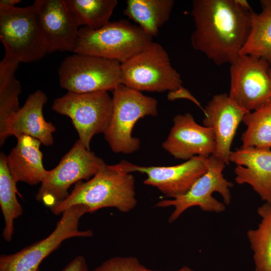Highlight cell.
Masks as SVG:
<instances>
[{
  "label": "cell",
  "instance_id": "obj_1",
  "mask_svg": "<svg viewBox=\"0 0 271 271\" xmlns=\"http://www.w3.org/2000/svg\"><path fill=\"white\" fill-rule=\"evenodd\" d=\"M251 12L235 0L193 1V48L216 65L232 64L240 55L249 37Z\"/></svg>",
  "mask_w": 271,
  "mask_h": 271
},
{
  "label": "cell",
  "instance_id": "obj_2",
  "mask_svg": "<svg viewBox=\"0 0 271 271\" xmlns=\"http://www.w3.org/2000/svg\"><path fill=\"white\" fill-rule=\"evenodd\" d=\"M134 183L131 173L104 163L90 179L76 183L68 196L50 210L54 214L59 215L72 206L83 205L89 213L107 207L127 213L137 204Z\"/></svg>",
  "mask_w": 271,
  "mask_h": 271
},
{
  "label": "cell",
  "instance_id": "obj_3",
  "mask_svg": "<svg viewBox=\"0 0 271 271\" xmlns=\"http://www.w3.org/2000/svg\"><path fill=\"white\" fill-rule=\"evenodd\" d=\"M152 41L139 26L125 20L109 22L93 30L79 28L74 53L116 60L123 63L143 50Z\"/></svg>",
  "mask_w": 271,
  "mask_h": 271
},
{
  "label": "cell",
  "instance_id": "obj_4",
  "mask_svg": "<svg viewBox=\"0 0 271 271\" xmlns=\"http://www.w3.org/2000/svg\"><path fill=\"white\" fill-rule=\"evenodd\" d=\"M112 91V114L105 139L114 153L131 154L141 145L140 139L132 136V129L140 119L158 114V101L122 84Z\"/></svg>",
  "mask_w": 271,
  "mask_h": 271
},
{
  "label": "cell",
  "instance_id": "obj_5",
  "mask_svg": "<svg viewBox=\"0 0 271 271\" xmlns=\"http://www.w3.org/2000/svg\"><path fill=\"white\" fill-rule=\"evenodd\" d=\"M0 40L5 54L20 63L37 61L48 53L33 4L24 7L0 4Z\"/></svg>",
  "mask_w": 271,
  "mask_h": 271
},
{
  "label": "cell",
  "instance_id": "obj_6",
  "mask_svg": "<svg viewBox=\"0 0 271 271\" xmlns=\"http://www.w3.org/2000/svg\"><path fill=\"white\" fill-rule=\"evenodd\" d=\"M121 82L141 92H172L182 86L181 75L172 66L168 53L153 41L121 64Z\"/></svg>",
  "mask_w": 271,
  "mask_h": 271
},
{
  "label": "cell",
  "instance_id": "obj_7",
  "mask_svg": "<svg viewBox=\"0 0 271 271\" xmlns=\"http://www.w3.org/2000/svg\"><path fill=\"white\" fill-rule=\"evenodd\" d=\"M52 108L71 119L78 140L90 150L92 138L98 133H104L109 126L113 100L106 91L84 93L67 92L54 100Z\"/></svg>",
  "mask_w": 271,
  "mask_h": 271
},
{
  "label": "cell",
  "instance_id": "obj_8",
  "mask_svg": "<svg viewBox=\"0 0 271 271\" xmlns=\"http://www.w3.org/2000/svg\"><path fill=\"white\" fill-rule=\"evenodd\" d=\"M104 163L78 140L58 165L48 171L35 196L36 200L52 208L68 196L72 185L89 180Z\"/></svg>",
  "mask_w": 271,
  "mask_h": 271
},
{
  "label": "cell",
  "instance_id": "obj_9",
  "mask_svg": "<svg viewBox=\"0 0 271 271\" xmlns=\"http://www.w3.org/2000/svg\"><path fill=\"white\" fill-rule=\"evenodd\" d=\"M60 86L79 93L113 91L121 82V63L96 56L74 53L58 69Z\"/></svg>",
  "mask_w": 271,
  "mask_h": 271
},
{
  "label": "cell",
  "instance_id": "obj_10",
  "mask_svg": "<svg viewBox=\"0 0 271 271\" xmlns=\"http://www.w3.org/2000/svg\"><path fill=\"white\" fill-rule=\"evenodd\" d=\"M207 171L201 176L185 194L173 198L158 202L155 206H172L174 210L168 221H176L188 209L198 206L202 211L220 213L225 209V205H229L231 195L230 188L233 183L223 177L222 172L225 164L214 155L208 157Z\"/></svg>",
  "mask_w": 271,
  "mask_h": 271
},
{
  "label": "cell",
  "instance_id": "obj_11",
  "mask_svg": "<svg viewBox=\"0 0 271 271\" xmlns=\"http://www.w3.org/2000/svg\"><path fill=\"white\" fill-rule=\"evenodd\" d=\"M88 208L83 205L72 206L64 211L55 229L44 239L21 250L0 257V271H39L43 260L65 240L72 237H90L91 229L81 230L79 221Z\"/></svg>",
  "mask_w": 271,
  "mask_h": 271
},
{
  "label": "cell",
  "instance_id": "obj_12",
  "mask_svg": "<svg viewBox=\"0 0 271 271\" xmlns=\"http://www.w3.org/2000/svg\"><path fill=\"white\" fill-rule=\"evenodd\" d=\"M228 94L236 104L248 112L271 102V65L264 59L240 55L230 64Z\"/></svg>",
  "mask_w": 271,
  "mask_h": 271
},
{
  "label": "cell",
  "instance_id": "obj_13",
  "mask_svg": "<svg viewBox=\"0 0 271 271\" xmlns=\"http://www.w3.org/2000/svg\"><path fill=\"white\" fill-rule=\"evenodd\" d=\"M120 171L128 173L138 172L147 175L145 185L157 188L166 197L175 198L191 188L207 171L208 157L195 156L186 162L172 166H141L122 160L114 165Z\"/></svg>",
  "mask_w": 271,
  "mask_h": 271
},
{
  "label": "cell",
  "instance_id": "obj_14",
  "mask_svg": "<svg viewBox=\"0 0 271 271\" xmlns=\"http://www.w3.org/2000/svg\"><path fill=\"white\" fill-rule=\"evenodd\" d=\"M48 53L74 52L80 26L64 0H36L33 3Z\"/></svg>",
  "mask_w": 271,
  "mask_h": 271
},
{
  "label": "cell",
  "instance_id": "obj_15",
  "mask_svg": "<svg viewBox=\"0 0 271 271\" xmlns=\"http://www.w3.org/2000/svg\"><path fill=\"white\" fill-rule=\"evenodd\" d=\"M173 122L162 147L174 158L187 161L214 155L216 141L212 129L198 124L189 113L176 115Z\"/></svg>",
  "mask_w": 271,
  "mask_h": 271
},
{
  "label": "cell",
  "instance_id": "obj_16",
  "mask_svg": "<svg viewBox=\"0 0 271 271\" xmlns=\"http://www.w3.org/2000/svg\"><path fill=\"white\" fill-rule=\"evenodd\" d=\"M203 125L213 131L216 141L214 156L229 165L231 147L238 127L248 111L232 101L225 93L214 95L203 111Z\"/></svg>",
  "mask_w": 271,
  "mask_h": 271
},
{
  "label": "cell",
  "instance_id": "obj_17",
  "mask_svg": "<svg viewBox=\"0 0 271 271\" xmlns=\"http://www.w3.org/2000/svg\"><path fill=\"white\" fill-rule=\"evenodd\" d=\"M47 100V95L40 90L30 94L24 105L10 116L0 131L1 146L9 137L13 136L17 138L22 135L34 138L45 146L52 145L56 127L45 119L43 113Z\"/></svg>",
  "mask_w": 271,
  "mask_h": 271
},
{
  "label": "cell",
  "instance_id": "obj_18",
  "mask_svg": "<svg viewBox=\"0 0 271 271\" xmlns=\"http://www.w3.org/2000/svg\"><path fill=\"white\" fill-rule=\"evenodd\" d=\"M229 161L237 165L235 182L248 184L262 201L271 203V149L240 147L231 152Z\"/></svg>",
  "mask_w": 271,
  "mask_h": 271
},
{
  "label": "cell",
  "instance_id": "obj_19",
  "mask_svg": "<svg viewBox=\"0 0 271 271\" xmlns=\"http://www.w3.org/2000/svg\"><path fill=\"white\" fill-rule=\"evenodd\" d=\"M17 143L7 156V163L14 181L31 185L41 183L48 174L43 164L41 142L31 136L17 138Z\"/></svg>",
  "mask_w": 271,
  "mask_h": 271
},
{
  "label": "cell",
  "instance_id": "obj_20",
  "mask_svg": "<svg viewBox=\"0 0 271 271\" xmlns=\"http://www.w3.org/2000/svg\"><path fill=\"white\" fill-rule=\"evenodd\" d=\"M174 4L173 0H127L123 13L153 38L169 19Z\"/></svg>",
  "mask_w": 271,
  "mask_h": 271
},
{
  "label": "cell",
  "instance_id": "obj_21",
  "mask_svg": "<svg viewBox=\"0 0 271 271\" xmlns=\"http://www.w3.org/2000/svg\"><path fill=\"white\" fill-rule=\"evenodd\" d=\"M16 184L9 169L7 156L2 152L0 154V206L5 221L3 237L8 242L11 241L14 234V220L23 212L17 198L19 193Z\"/></svg>",
  "mask_w": 271,
  "mask_h": 271
},
{
  "label": "cell",
  "instance_id": "obj_22",
  "mask_svg": "<svg viewBox=\"0 0 271 271\" xmlns=\"http://www.w3.org/2000/svg\"><path fill=\"white\" fill-rule=\"evenodd\" d=\"M19 63L6 54L0 62V131L10 116L20 108L22 86L15 75Z\"/></svg>",
  "mask_w": 271,
  "mask_h": 271
},
{
  "label": "cell",
  "instance_id": "obj_23",
  "mask_svg": "<svg viewBox=\"0 0 271 271\" xmlns=\"http://www.w3.org/2000/svg\"><path fill=\"white\" fill-rule=\"evenodd\" d=\"M261 218L256 229H249L247 237L253 251L255 271H271V203L257 208Z\"/></svg>",
  "mask_w": 271,
  "mask_h": 271
},
{
  "label": "cell",
  "instance_id": "obj_24",
  "mask_svg": "<svg viewBox=\"0 0 271 271\" xmlns=\"http://www.w3.org/2000/svg\"><path fill=\"white\" fill-rule=\"evenodd\" d=\"M70 14L80 26L99 29L109 22L116 0H64Z\"/></svg>",
  "mask_w": 271,
  "mask_h": 271
},
{
  "label": "cell",
  "instance_id": "obj_25",
  "mask_svg": "<svg viewBox=\"0 0 271 271\" xmlns=\"http://www.w3.org/2000/svg\"><path fill=\"white\" fill-rule=\"evenodd\" d=\"M261 8L259 13H251V29L240 55L262 58L271 65V7Z\"/></svg>",
  "mask_w": 271,
  "mask_h": 271
},
{
  "label": "cell",
  "instance_id": "obj_26",
  "mask_svg": "<svg viewBox=\"0 0 271 271\" xmlns=\"http://www.w3.org/2000/svg\"><path fill=\"white\" fill-rule=\"evenodd\" d=\"M242 148L271 149V102L244 116Z\"/></svg>",
  "mask_w": 271,
  "mask_h": 271
},
{
  "label": "cell",
  "instance_id": "obj_27",
  "mask_svg": "<svg viewBox=\"0 0 271 271\" xmlns=\"http://www.w3.org/2000/svg\"><path fill=\"white\" fill-rule=\"evenodd\" d=\"M145 268L136 257L116 256L104 261L91 271H144Z\"/></svg>",
  "mask_w": 271,
  "mask_h": 271
},
{
  "label": "cell",
  "instance_id": "obj_28",
  "mask_svg": "<svg viewBox=\"0 0 271 271\" xmlns=\"http://www.w3.org/2000/svg\"><path fill=\"white\" fill-rule=\"evenodd\" d=\"M169 100H173L177 99L185 98L189 99L195 103L199 106L202 110L204 111V108L201 105L200 102L194 97L190 92L182 86L177 90L172 92H169L168 96Z\"/></svg>",
  "mask_w": 271,
  "mask_h": 271
},
{
  "label": "cell",
  "instance_id": "obj_29",
  "mask_svg": "<svg viewBox=\"0 0 271 271\" xmlns=\"http://www.w3.org/2000/svg\"><path fill=\"white\" fill-rule=\"evenodd\" d=\"M62 271H89L84 256L78 255L73 258Z\"/></svg>",
  "mask_w": 271,
  "mask_h": 271
},
{
  "label": "cell",
  "instance_id": "obj_30",
  "mask_svg": "<svg viewBox=\"0 0 271 271\" xmlns=\"http://www.w3.org/2000/svg\"><path fill=\"white\" fill-rule=\"evenodd\" d=\"M236 3L243 9L249 12H252L250 5L245 0H235Z\"/></svg>",
  "mask_w": 271,
  "mask_h": 271
},
{
  "label": "cell",
  "instance_id": "obj_31",
  "mask_svg": "<svg viewBox=\"0 0 271 271\" xmlns=\"http://www.w3.org/2000/svg\"><path fill=\"white\" fill-rule=\"evenodd\" d=\"M20 0H1L0 4L9 7H15V5L20 3Z\"/></svg>",
  "mask_w": 271,
  "mask_h": 271
},
{
  "label": "cell",
  "instance_id": "obj_32",
  "mask_svg": "<svg viewBox=\"0 0 271 271\" xmlns=\"http://www.w3.org/2000/svg\"><path fill=\"white\" fill-rule=\"evenodd\" d=\"M144 271H158V270H154L148 269L146 267ZM177 271H194V270L191 269L188 266H184L182 268H181L180 269Z\"/></svg>",
  "mask_w": 271,
  "mask_h": 271
},
{
  "label": "cell",
  "instance_id": "obj_33",
  "mask_svg": "<svg viewBox=\"0 0 271 271\" xmlns=\"http://www.w3.org/2000/svg\"><path fill=\"white\" fill-rule=\"evenodd\" d=\"M261 6H267L271 7V0H261L260 1Z\"/></svg>",
  "mask_w": 271,
  "mask_h": 271
},
{
  "label": "cell",
  "instance_id": "obj_34",
  "mask_svg": "<svg viewBox=\"0 0 271 271\" xmlns=\"http://www.w3.org/2000/svg\"><path fill=\"white\" fill-rule=\"evenodd\" d=\"M268 72H269V75L271 76V66L270 67L269 69Z\"/></svg>",
  "mask_w": 271,
  "mask_h": 271
}]
</instances>
